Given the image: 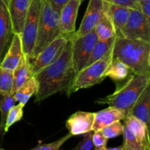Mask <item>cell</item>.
<instances>
[{
	"label": "cell",
	"mask_w": 150,
	"mask_h": 150,
	"mask_svg": "<svg viewBox=\"0 0 150 150\" xmlns=\"http://www.w3.org/2000/svg\"><path fill=\"white\" fill-rule=\"evenodd\" d=\"M23 56L21 35L15 33L8 49L0 62V67L13 71Z\"/></svg>",
	"instance_id": "16"
},
{
	"label": "cell",
	"mask_w": 150,
	"mask_h": 150,
	"mask_svg": "<svg viewBox=\"0 0 150 150\" xmlns=\"http://www.w3.org/2000/svg\"><path fill=\"white\" fill-rule=\"evenodd\" d=\"M13 84V72L0 67V93L10 94Z\"/></svg>",
	"instance_id": "28"
},
{
	"label": "cell",
	"mask_w": 150,
	"mask_h": 150,
	"mask_svg": "<svg viewBox=\"0 0 150 150\" xmlns=\"http://www.w3.org/2000/svg\"><path fill=\"white\" fill-rule=\"evenodd\" d=\"M150 83V76L137 75L132 73L127 81L112 94L104 98H99L95 103L99 105H108L114 106L125 112V116L130 114L135 103Z\"/></svg>",
	"instance_id": "3"
},
{
	"label": "cell",
	"mask_w": 150,
	"mask_h": 150,
	"mask_svg": "<svg viewBox=\"0 0 150 150\" xmlns=\"http://www.w3.org/2000/svg\"><path fill=\"white\" fill-rule=\"evenodd\" d=\"M104 10L111 18L116 32V37L120 38L123 28L126 26L130 16V9L108 1H104Z\"/></svg>",
	"instance_id": "15"
},
{
	"label": "cell",
	"mask_w": 150,
	"mask_h": 150,
	"mask_svg": "<svg viewBox=\"0 0 150 150\" xmlns=\"http://www.w3.org/2000/svg\"><path fill=\"white\" fill-rule=\"evenodd\" d=\"M124 149V147H123V145H121V146H118V147H115V148H110V149H108L106 148L105 150H123Z\"/></svg>",
	"instance_id": "36"
},
{
	"label": "cell",
	"mask_w": 150,
	"mask_h": 150,
	"mask_svg": "<svg viewBox=\"0 0 150 150\" xmlns=\"http://www.w3.org/2000/svg\"><path fill=\"white\" fill-rule=\"evenodd\" d=\"M103 13V0H89L81 23L73 37L81 36L94 30Z\"/></svg>",
	"instance_id": "10"
},
{
	"label": "cell",
	"mask_w": 150,
	"mask_h": 150,
	"mask_svg": "<svg viewBox=\"0 0 150 150\" xmlns=\"http://www.w3.org/2000/svg\"><path fill=\"white\" fill-rule=\"evenodd\" d=\"M72 135L70 133L66 134L63 137L60 138L58 140L49 144H40L29 150H59L61 146L67 142L68 139L72 137Z\"/></svg>",
	"instance_id": "30"
},
{
	"label": "cell",
	"mask_w": 150,
	"mask_h": 150,
	"mask_svg": "<svg viewBox=\"0 0 150 150\" xmlns=\"http://www.w3.org/2000/svg\"><path fill=\"white\" fill-rule=\"evenodd\" d=\"M95 113L77 111L66 121V127L72 136L84 135L92 131Z\"/></svg>",
	"instance_id": "13"
},
{
	"label": "cell",
	"mask_w": 150,
	"mask_h": 150,
	"mask_svg": "<svg viewBox=\"0 0 150 150\" xmlns=\"http://www.w3.org/2000/svg\"><path fill=\"white\" fill-rule=\"evenodd\" d=\"M108 2L118 4L123 7H128L130 9L140 10V2L139 0H109Z\"/></svg>",
	"instance_id": "33"
},
{
	"label": "cell",
	"mask_w": 150,
	"mask_h": 150,
	"mask_svg": "<svg viewBox=\"0 0 150 150\" xmlns=\"http://www.w3.org/2000/svg\"><path fill=\"white\" fill-rule=\"evenodd\" d=\"M0 150H4V149H1V148H0Z\"/></svg>",
	"instance_id": "40"
},
{
	"label": "cell",
	"mask_w": 150,
	"mask_h": 150,
	"mask_svg": "<svg viewBox=\"0 0 150 150\" xmlns=\"http://www.w3.org/2000/svg\"><path fill=\"white\" fill-rule=\"evenodd\" d=\"M31 0H7L13 32L21 34Z\"/></svg>",
	"instance_id": "14"
},
{
	"label": "cell",
	"mask_w": 150,
	"mask_h": 150,
	"mask_svg": "<svg viewBox=\"0 0 150 150\" xmlns=\"http://www.w3.org/2000/svg\"><path fill=\"white\" fill-rule=\"evenodd\" d=\"M71 37L60 35L58 38L48 44L35 58L29 60L32 76H35L38 72L54 62L62 53Z\"/></svg>",
	"instance_id": "8"
},
{
	"label": "cell",
	"mask_w": 150,
	"mask_h": 150,
	"mask_svg": "<svg viewBox=\"0 0 150 150\" xmlns=\"http://www.w3.org/2000/svg\"><path fill=\"white\" fill-rule=\"evenodd\" d=\"M130 72L132 71L127 64L113 57L112 61L105 71V77H109L114 81L122 82L128 78Z\"/></svg>",
	"instance_id": "21"
},
{
	"label": "cell",
	"mask_w": 150,
	"mask_h": 150,
	"mask_svg": "<svg viewBox=\"0 0 150 150\" xmlns=\"http://www.w3.org/2000/svg\"><path fill=\"white\" fill-rule=\"evenodd\" d=\"M122 135L124 139V143L122 144L124 150H146L133 132L125 124H123Z\"/></svg>",
	"instance_id": "26"
},
{
	"label": "cell",
	"mask_w": 150,
	"mask_h": 150,
	"mask_svg": "<svg viewBox=\"0 0 150 150\" xmlns=\"http://www.w3.org/2000/svg\"><path fill=\"white\" fill-rule=\"evenodd\" d=\"M17 103L14 95L0 93V137L5 135L4 125L9 111Z\"/></svg>",
	"instance_id": "24"
},
{
	"label": "cell",
	"mask_w": 150,
	"mask_h": 150,
	"mask_svg": "<svg viewBox=\"0 0 150 150\" xmlns=\"http://www.w3.org/2000/svg\"><path fill=\"white\" fill-rule=\"evenodd\" d=\"M140 10L145 16L150 19V1L140 2Z\"/></svg>",
	"instance_id": "35"
},
{
	"label": "cell",
	"mask_w": 150,
	"mask_h": 150,
	"mask_svg": "<svg viewBox=\"0 0 150 150\" xmlns=\"http://www.w3.org/2000/svg\"><path fill=\"white\" fill-rule=\"evenodd\" d=\"M100 132L108 140L110 139H114L120 135H122L123 124L120 121L114 122L103 127Z\"/></svg>",
	"instance_id": "29"
},
{
	"label": "cell",
	"mask_w": 150,
	"mask_h": 150,
	"mask_svg": "<svg viewBox=\"0 0 150 150\" xmlns=\"http://www.w3.org/2000/svg\"><path fill=\"white\" fill-rule=\"evenodd\" d=\"M123 150H124V149H123Z\"/></svg>",
	"instance_id": "42"
},
{
	"label": "cell",
	"mask_w": 150,
	"mask_h": 150,
	"mask_svg": "<svg viewBox=\"0 0 150 150\" xmlns=\"http://www.w3.org/2000/svg\"><path fill=\"white\" fill-rule=\"evenodd\" d=\"M92 142H93V146H95V150L106 149L108 139L101 133L100 131L93 132Z\"/></svg>",
	"instance_id": "31"
},
{
	"label": "cell",
	"mask_w": 150,
	"mask_h": 150,
	"mask_svg": "<svg viewBox=\"0 0 150 150\" xmlns=\"http://www.w3.org/2000/svg\"><path fill=\"white\" fill-rule=\"evenodd\" d=\"M80 1H81V2H82V1H84V0H80Z\"/></svg>",
	"instance_id": "39"
},
{
	"label": "cell",
	"mask_w": 150,
	"mask_h": 150,
	"mask_svg": "<svg viewBox=\"0 0 150 150\" xmlns=\"http://www.w3.org/2000/svg\"><path fill=\"white\" fill-rule=\"evenodd\" d=\"M41 0H31L21 34L23 52L25 57L31 59L36 39L37 30L40 13Z\"/></svg>",
	"instance_id": "6"
},
{
	"label": "cell",
	"mask_w": 150,
	"mask_h": 150,
	"mask_svg": "<svg viewBox=\"0 0 150 150\" xmlns=\"http://www.w3.org/2000/svg\"><path fill=\"white\" fill-rule=\"evenodd\" d=\"M103 1H109V0H103Z\"/></svg>",
	"instance_id": "38"
},
{
	"label": "cell",
	"mask_w": 150,
	"mask_h": 150,
	"mask_svg": "<svg viewBox=\"0 0 150 150\" xmlns=\"http://www.w3.org/2000/svg\"><path fill=\"white\" fill-rule=\"evenodd\" d=\"M150 1V0H139V2H143V1Z\"/></svg>",
	"instance_id": "37"
},
{
	"label": "cell",
	"mask_w": 150,
	"mask_h": 150,
	"mask_svg": "<svg viewBox=\"0 0 150 150\" xmlns=\"http://www.w3.org/2000/svg\"><path fill=\"white\" fill-rule=\"evenodd\" d=\"M83 139L78 144L77 146L72 150H92L93 147V142H92V135L93 131L84 134Z\"/></svg>",
	"instance_id": "32"
},
{
	"label": "cell",
	"mask_w": 150,
	"mask_h": 150,
	"mask_svg": "<svg viewBox=\"0 0 150 150\" xmlns=\"http://www.w3.org/2000/svg\"><path fill=\"white\" fill-rule=\"evenodd\" d=\"M122 120L124 124L133 132L142 146L146 149H150L149 127L143 122L130 114L125 116Z\"/></svg>",
	"instance_id": "18"
},
{
	"label": "cell",
	"mask_w": 150,
	"mask_h": 150,
	"mask_svg": "<svg viewBox=\"0 0 150 150\" xmlns=\"http://www.w3.org/2000/svg\"><path fill=\"white\" fill-rule=\"evenodd\" d=\"M115 39L116 37L108 40H98L84 67L102 58L108 52V50L114 45Z\"/></svg>",
	"instance_id": "25"
},
{
	"label": "cell",
	"mask_w": 150,
	"mask_h": 150,
	"mask_svg": "<svg viewBox=\"0 0 150 150\" xmlns=\"http://www.w3.org/2000/svg\"><path fill=\"white\" fill-rule=\"evenodd\" d=\"M98 41L95 29L85 35L72 37V62L76 75L84 67Z\"/></svg>",
	"instance_id": "7"
},
{
	"label": "cell",
	"mask_w": 150,
	"mask_h": 150,
	"mask_svg": "<svg viewBox=\"0 0 150 150\" xmlns=\"http://www.w3.org/2000/svg\"><path fill=\"white\" fill-rule=\"evenodd\" d=\"M114 45L101 59L83 67L76 76L67 96L82 89L92 87L105 79V73L113 59Z\"/></svg>",
	"instance_id": "5"
},
{
	"label": "cell",
	"mask_w": 150,
	"mask_h": 150,
	"mask_svg": "<svg viewBox=\"0 0 150 150\" xmlns=\"http://www.w3.org/2000/svg\"><path fill=\"white\" fill-rule=\"evenodd\" d=\"M13 35L7 0H0V62L10 46Z\"/></svg>",
	"instance_id": "12"
},
{
	"label": "cell",
	"mask_w": 150,
	"mask_h": 150,
	"mask_svg": "<svg viewBox=\"0 0 150 150\" xmlns=\"http://www.w3.org/2000/svg\"><path fill=\"white\" fill-rule=\"evenodd\" d=\"M48 1L51 3V5L53 6V7H54L58 13H60L63 6L66 4V2H67L68 0H48Z\"/></svg>",
	"instance_id": "34"
},
{
	"label": "cell",
	"mask_w": 150,
	"mask_h": 150,
	"mask_svg": "<svg viewBox=\"0 0 150 150\" xmlns=\"http://www.w3.org/2000/svg\"><path fill=\"white\" fill-rule=\"evenodd\" d=\"M125 117V114L123 111L114 106L95 113L92 131H100L103 127L117 121H121Z\"/></svg>",
	"instance_id": "17"
},
{
	"label": "cell",
	"mask_w": 150,
	"mask_h": 150,
	"mask_svg": "<svg viewBox=\"0 0 150 150\" xmlns=\"http://www.w3.org/2000/svg\"><path fill=\"white\" fill-rule=\"evenodd\" d=\"M25 105L21 103L16 104L9 111L6 119L5 125H4V132L5 133L9 130L10 127L15 123L18 122L22 120L23 115V108Z\"/></svg>",
	"instance_id": "27"
},
{
	"label": "cell",
	"mask_w": 150,
	"mask_h": 150,
	"mask_svg": "<svg viewBox=\"0 0 150 150\" xmlns=\"http://www.w3.org/2000/svg\"><path fill=\"white\" fill-rule=\"evenodd\" d=\"M113 56L127 64L134 74L150 76L149 42L116 37Z\"/></svg>",
	"instance_id": "2"
},
{
	"label": "cell",
	"mask_w": 150,
	"mask_h": 150,
	"mask_svg": "<svg viewBox=\"0 0 150 150\" xmlns=\"http://www.w3.org/2000/svg\"><path fill=\"white\" fill-rule=\"evenodd\" d=\"M60 35L62 33L59 27V13L53 7L48 0H41L36 39L30 59L35 58Z\"/></svg>",
	"instance_id": "4"
},
{
	"label": "cell",
	"mask_w": 150,
	"mask_h": 150,
	"mask_svg": "<svg viewBox=\"0 0 150 150\" xmlns=\"http://www.w3.org/2000/svg\"><path fill=\"white\" fill-rule=\"evenodd\" d=\"M149 109L150 83L138 98L129 114L139 119L149 127Z\"/></svg>",
	"instance_id": "19"
},
{
	"label": "cell",
	"mask_w": 150,
	"mask_h": 150,
	"mask_svg": "<svg viewBox=\"0 0 150 150\" xmlns=\"http://www.w3.org/2000/svg\"><path fill=\"white\" fill-rule=\"evenodd\" d=\"M38 89V82L35 76H32L14 93V98L18 103L26 105L31 97L36 95Z\"/></svg>",
	"instance_id": "22"
},
{
	"label": "cell",
	"mask_w": 150,
	"mask_h": 150,
	"mask_svg": "<svg viewBox=\"0 0 150 150\" xmlns=\"http://www.w3.org/2000/svg\"><path fill=\"white\" fill-rule=\"evenodd\" d=\"M81 1L68 0L59 13V27L62 35L73 36L76 32V21Z\"/></svg>",
	"instance_id": "11"
},
{
	"label": "cell",
	"mask_w": 150,
	"mask_h": 150,
	"mask_svg": "<svg viewBox=\"0 0 150 150\" xmlns=\"http://www.w3.org/2000/svg\"><path fill=\"white\" fill-rule=\"evenodd\" d=\"M146 150H150V149H146Z\"/></svg>",
	"instance_id": "41"
},
{
	"label": "cell",
	"mask_w": 150,
	"mask_h": 150,
	"mask_svg": "<svg viewBox=\"0 0 150 150\" xmlns=\"http://www.w3.org/2000/svg\"><path fill=\"white\" fill-rule=\"evenodd\" d=\"M95 31L99 40H108L116 37L114 24L105 10L95 26Z\"/></svg>",
	"instance_id": "23"
},
{
	"label": "cell",
	"mask_w": 150,
	"mask_h": 150,
	"mask_svg": "<svg viewBox=\"0 0 150 150\" xmlns=\"http://www.w3.org/2000/svg\"><path fill=\"white\" fill-rule=\"evenodd\" d=\"M120 38L142 40L150 42V19L139 10L130 9V16Z\"/></svg>",
	"instance_id": "9"
},
{
	"label": "cell",
	"mask_w": 150,
	"mask_h": 150,
	"mask_svg": "<svg viewBox=\"0 0 150 150\" xmlns=\"http://www.w3.org/2000/svg\"><path fill=\"white\" fill-rule=\"evenodd\" d=\"M13 84L10 94L14 95L18 89L32 76L30 70V62L26 57L23 56L13 70Z\"/></svg>",
	"instance_id": "20"
},
{
	"label": "cell",
	"mask_w": 150,
	"mask_h": 150,
	"mask_svg": "<svg viewBox=\"0 0 150 150\" xmlns=\"http://www.w3.org/2000/svg\"><path fill=\"white\" fill-rule=\"evenodd\" d=\"M72 37L59 57L35 75L38 82L35 102H41L58 92L68 94L76 76L72 62Z\"/></svg>",
	"instance_id": "1"
}]
</instances>
